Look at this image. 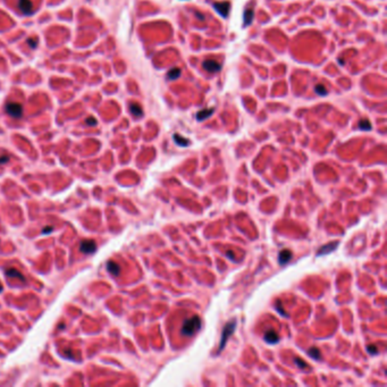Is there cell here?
<instances>
[{
  "label": "cell",
  "instance_id": "6da1fadb",
  "mask_svg": "<svg viewBox=\"0 0 387 387\" xmlns=\"http://www.w3.org/2000/svg\"><path fill=\"white\" fill-rule=\"evenodd\" d=\"M201 318L199 316H192L191 318L186 319L183 322V326L181 328V333L184 336H193L200 328H201Z\"/></svg>",
  "mask_w": 387,
  "mask_h": 387
},
{
  "label": "cell",
  "instance_id": "7a4b0ae2",
  "mask_svg": "<svg viewBox=\"0 0 387 387\" xmlns=\"http://www.w3.org/2000/svg\"><path fill=\"white\" fill-rule=\"evenodd\" d=\"M235 328H236V320H231L229 322L225 325L224 329H223V333H222V337H220V344H219V347H218V353H220L223 351V349L225 347L226 343H227L228 338L233 335L234 333Z\"/></svg>",
  "mask_w": 387,
  "mask_h": 387
},
{
  "label": "cell",
  "instance_id": "3957f363",
  "mask_svg": "<svg viewBox=\"0 0 387 387\" xmlns=\"http://www.w3.org/2000/svg\"><path fill=\"white\" fill-rule=\"evenodd\" d=\"M7 114L14 118H19L23 115V107L17 102H8L5 107Z\"/></svg>",
  "mask_w": 387,
  "mask_h": 387
},
{
  "label": "cell",
  "instance_id": "277c9868",
  "mask_svg": "<svg viewBox=\"0 0 387 387\" xmlns=\"http://www.w3.org/2000/svg\"><path fill=\"white\" fill-rule=\"evenodd\" d=\"M212 7L215 8V10L218 12L219 15L226 18L229 14V10H231V3L228 2V1H222V2H215L212 5Z\"/></svg>",
  "mask_w": 387,
  "mask_h": 387
},
{
  "label": "cell",
  "instance_id": "5b68a950",
  "mask_svg": "<svg viewBox=\"0 0 387 387\" xmlns=\"http://www.w3.org/2000/svg\"><path fill=\"white\" fill-rule=\"evenodd\" d=\"M202 67L208 73H217L222 69V65L213 59H206L202 62Z\"/></svg>",
  "mask_w": 387,
  "mask_h": 387
},
{
  "label": "cell",
  "instance_id": "8992f818",
  "mask_svg": "<svg viewBox=\"0 0 387 387\" xmlns=\"http://www.w3.org/2000/svg\"><path fill=\"white\" fill-rule=\"evenodd\" d=\"M97 250V244L94 241H91V240H86V241H83L81 242V245H80V251L85 254H91V253H93L94 251Z\"/></svg>",
  "mask_w": 387,
  "mask_h": 387
},
{
  "label": "cell",
  "instance_id": "52a82bcc",
  "mask_svg": "<svg viewBox=\"0 0 387 387\" xmlns=\"http://www.w3.org/2000/svg\"><path fill=\"white\" fill-rule=\"evenodd\" d=\"M338 244H340V243H338L337 241H335V242H331V243L325 244L324 247H321L320 249L318 250V252H317V256L320 257V256H326V254H329V253H331L335 249H336L337 247H338Z\"/></svg>",
  "mask_w": 387,
  "mask_h": 387
},
{
  "label": "cell",
  "instance_id": "ba28073f",
  "mask_svg": "<svg viewBox=\"0 0 387 387\" xmlns=\"http://www.w3.org/2000/svg\"><path fill=\"white\" fill-rule=\"evenodd\" d=\"M292 257H293V254H292V252H291L290 250H282L281 252H279V254H278V262H279V265H286L287 262L290 261L291 259H292Z\"/></svg>",
  "mask_w": 387,
  "mask_h": 387
},
{
  "label": "cell",
  "instance_id": "9c48e42d",
  "mask_svg": "<svg viewBox=\"0 0 387 387\" xmlns=\"http://www.w3.org/2000/svg\"><path fill=\"white\" fill-rule=\"evenodd\" d=\"M253 18H254V10L252 8H247V9L244 10V14H243V27H247L249 26L251 23H252Z\"/></svg>",
  "mask_w": 387,
  "mask_h": 387
},
{
  "label": "cell",
  "instance_id": "30bf717a",
  "mask_svg": "<svg viewBox=\"0 0 387 387\" xmlns=\"http://www.w3.org/2000/svg\"><path fill=\"white\" fill-rule=\"evenodd\" d=\"M18 7L21 12H23V14H30L33 9V5H32L31 0H19Z\"/></svg>",
  "mask_w": 387,
  "mask_h": 387
},
{
  "label": "cell",
  "instance_id": "8fae6325",
  "mask_svg": "<svg viewBox=\"0 0 387 387\" xmlns=\"http://www.w3.org/2000/svg\"><path fill=\"white\" fill-rule=\"evenodd\" d=\"M263 340L269 344H275L277 343L278 340H279V336L277 335V333L275 331H267L265 333V336H263Z\"/></svg>",
  "mask_w": 387,
  "mask_h": 387
},
{
  "label": "cell",
  "instance_id": "7c38bea8",
  "mask_svg": "<svg viewBox=\"0 0 387 387\" xmlns=\"http://www.w3.org/2000/svg\"><path fill=\"white\" fill-rule=\"evenodd\" d=\"M215 112V108H208V109H202L200 110L197 114V119L199 122H202L204 119L209 118L210 116H212V114Z\"/></svg>",
  "mask_w": 387,
  "mask_h": 387
},
{
  "label": "cell",
  "instance_id": "4fadbf2b",
  "mask_svg": "<svg viewBox=\"0 0 387 387\" xmlns=\"http://www.w3.org/2000/svg\"><path fill=\"white\" fill-rule=\"evenodd\" d=\"M130 110H131L132 115H134L135 117H141V116L143 115L142 107L136 102H132L131 105H130Z\"/></svg>",
  "mask_w": 387,
  "mask_h": 387
},
{
  "label": "cell",
  "instance_id": "5bb4252c",
  "mask_svg": "<svg viewBox=\"0 0 387 387\" xmlns=\"http://www.w3.org/2000/svg\"><path fill=\"white\" fill-rule=\"evenodd\" d=\"M107 269H108V272L111 275H114V276H117V275L120 272V267H119L115 261L108 262V263H107Z\"/></svg>",
  "mask_w": 387,
  "mask_h": 387
},
{
  "label": "cell",
  "instance_id": "9a60e30c",
  "mask_svg": "<svg viewBox=\"0 0 387 387\" xmlns=\"http://www.w3.org/2000/svg\"><path fill=\"white\" fill-rule=\"evenodd\" d=\"M173 137H174L175 143L178 144L179 147H187V145L190 144V141L187 140V139H185V137H183L182 135H179V134H174V136Z\"/></svg>",
  "mask_w": 387,
  "mask_h": 387
},
{
  "label": "cell",
  "instance_id": "2e32d148",
  "mask_svg": "<svg viewBox=\"0 0 387 387\" xmlns=\"http://www.w3.org/2000/svg\"><path fill=\"white\" fill-rule=\"evenodd\" d=\"M308 355L311 356L312 359H315V360L321 359V353H320V351H319L317 347H310V349L308 350Z\"/></svg>",
  "mask_w": 387,
  "mask_h": 387
},
{
  "label": "cell",
  "instance_id": "e0dca14e",
  "mask_svg": "<svg viewBox=\"0 0 387 387\" xmlns=\"http://www.w3.org/2000/svg\"><path fill=\"white\" fill-rule=\"evenodd\" d=\"M181 73H182V71L179 68H173L167 73V77H168L169 80L174 81V80H177V78L181 76Z\"/></svg>",
  "mask_w": 387,
  "mask_h": 387
},
{
  "label": "cell",
  "instance_id": "ac0fdd59",
  "mask_svg": "<svg viewBox=\"0 0 387 387\" xmlns=\"http://www.w3.org/2000/svg\"><path fill=\"white\" fill-rule=\"evenodd\" d=\"M358 126H359V128L360 130H362V131H370V130H371V123L369 122V120H367V119H362V120H360L359 122V124H358Z\"/></svg>",
  "mask_w": 387,
  "mask_h": 387
},
{
  "label": "cell",
  "instance_id": "d6986e66",
  "mask_svg": "<svg viewBox=\"0 0 387 387\" xmlns=\"http://www.w3.org/2000/svg\"><path fill=\"white\" fill-rule=\"evenodd\" d=\"M315 92L318 94V96H321V97L327 96V93H328L327 89H326V86H325L324 84H317L315 86Z\"/></svg>",
  "mask_w": 387,
  "mask_h": 387
},
{
  "label": "cell",
  "instance_id": "ffe728a7",
  "mask_svg": "<svg viewBox=\"0 0 387 387\" xmlns=\"http://www.w3.org/2000/svg\"><path fill=\"white\" fill-rule=\"evenodd\" d=\"M6 274L8 275V276H10V277H19L21 279H24L23 275L21 274L19 272H17V270H16V269H14V268L7 269V270H6Z\"/></svg>",
  "mask_w": 387,
  "mask_h": 387
},
{
  "label": "cell",
  "instance_id": "44dd1931",
  "mask_svg": "<svg viewBox=\"0 0 387 387\" xmlns=\"http://www.w3.org/2000/svg\"><path fill=\"white\" fill-rule=\"evenodd\" d=\"M294 362H295V365H297V367H299V368H301V369L306 368V362L302 361V360L299 359V358H295V359H294Z\"/></svg>",
  "mask_w": 387,
  "mask_h": 387
},
{
  "label": "cell",
  "instance_id": "7402d4cb",
  "mask_svg": "<svg viewBox=\"0 0 387 387\" xmlns=\"http://www.w3.org/2000/svg\"><path fill=\"white\" fill-rule=\"evenodd\" d=\"M367 350H368V352L370 353V354H374V355L375 354H377V352H378L377 347L375 346V345H369V346L367 347Z\"/></svg>",
  "mask_w": 387,
  "mask_h": 387
},
{
  "label": "cell",
  "instance_id": "603a6c76",
  "mask_svg": "<svg viewBox=\"0 0 387 387\" xmlns=\"http://www.w3.org/2000/svg\"><path fill=\"white\" fill-rule=\"evenodd\" d=\"M276 309L279 310V312H281L282 316H285V311L283 310V308L281 306V301H278V302L276 303Z\"/></svg>",
  "mask_w": 387,
  "mask_h": 387
},
{
  "label": "cell",
  "instance_id": "cb8c5ba5",
  "mask_svg": "<svg viewBox=\"0 0 387 387\" xmlns=\"http://www.w3.org/2000/svg\"><path fill=\"white\" fill-rule=\"evenodd\" d=\"M86 124H89V125H97V120H96V119L94 118H87L86 119Z\"/></svg>",
  "mask_w": 387,
  "mask_h": 387
},
{
  "label": "cell",
  "instance_id": "d4e9b609",
  "mask_svg": "<svg viewBox=\"0 0 387 387\" xmlns=\"http://www.w3.org/2000/svg\"><path fill=\"white\" fill-rule=\"evenodd\" d=\"M9 160V157L8 156H2L0 157V164H6L7 161Z\"/></svg>",
  "mask_w": 387,
  "mask_h": 387
},
{
  "label": "cell",
  "instance_id": "484cf974",
  "mask_svg": "<svg viewBox=\"0 0 387 387\" xmlns=\"http://www.w3.org/2000/svg\"><path fill=\"white\" fill-rule=\"evenodd\" d=\"M195 16H198V17H199V19H200V21H203V19H204V16H203L202 14H200V12H195Z\"/></svg>",
  "mask_w": 387,
  "mask_h": 387
},
{
  "label": "cell",
  "instance_id": "4316f807",
  "mask_svg": "<svg viewBox=\"0 0 387 387\" xmlns=\"http://www.w3.org/2000/svg\"><path fill=\"white\" fill-rule=\"evenodd\" d=\"M50 231H52V228H51V227L44 228L43 231H42V233H48V232H50Z\"/></svg>",
  "mask_w": 387,
  "mask_h": 387
},
{
  "label": "cell",
  "instance_id": "83f0119b",
  "mask_svg": "<svg viewBox=\"0 0 387 387\" xmlns=\"http://www.w3.org/2000/svg\"><path fill=\"white\" fill-rule=\"evenodd\" d=\"M1 291H2V285L0 284V292H1Z\"/></svg>",
  "mask_w": 387,
  "mask_h": 387
}]
</instances>
